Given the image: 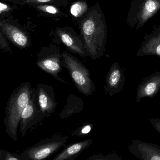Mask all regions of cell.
I'll list each match as a JSON object with an SVG mask.
<instances>
[{"label":"cell","mask_w":160,"mask_h":160,"mask_svg":"<svg viewBox=\"0 0 160 160\" xmlns=\"http://www.w3.org/2000/svg\"><path fill=\"white\" fill-rule=\"evenodd\" d=\"M80 28L88 55L96 59L104 54L107 37L104 15L99 4L92 8L81 22Z\"/></svg>","instance_id":"cell-1"},{"label":"cell","mask_w":160,"mask_h":160,"mask_svg":"<svg viewBox=\"0 0 160 160\" xmlns=\"http://www.w3.org/2000/svg\"><path fill=\"white\" fill-rule=\"evenodd\" d=\"M27 4H43L45 3H54L58 0H24Z\"/></svg>","instance_id":"cell-19"},{"label":"cell","mask_w":160,"mask_h":160,"mask_svg":"<svg viewBox=\"0 0 160 160\" xmlns=\"http://www.w3.org/2000/svg\"><path fill=\"white\" fill-rule=\"evenodd\" d=\"M37 8L38 10L42 11V12L50 14L57 15L60 13L58 9L52 5H47V4L45 5L44 4H42V5L39 4L37 6Z\"/></svg>","instance_id":"cell-18"},{"label":"cell","mask_w":160,"mask_h":160,"mask_svg":"<svg viewBox=\"0 0 160 160\" xmlns=\"http://www.w3.org/2000/svg\"><path fill=\"white\" fill-rule=\"evenodd\" d=\"M0 159L1 160H23L21 153L12 152L2 149L0 151Z\"/></svg>","instance_id":"cell-17"},{"label":"cell","mask_w":160,"mask_h":160,"mask_svg":"<svg viewBox=\"0 0 160 160\" xmlns=\"http://www.w3.org/2000/svg\"><path fill=\"white\" fill-rule=\"evenodd\" d=\"M93 143L92 139H86L65 146L64 149L53 158V160H74Z\"/></svg>","instance_id":"cell-10"},{"label":"cell","mask_w":160,"mask_h":160,"mask_svg":"<svg viewBox=\"0 0 160 160\" xmlns=\"http://www.w3.org/2000/svg\"><path fill=\"white\" fill-rule=\"evenodd\" d=\"M156 89V84L153 82H150L145 87L144 89V92L146 95H151L155 92Z\"/></svg>","instance_id":"cell-20"},{"label":"cell","mask_w":160,"mask_h":160,"mask_svg":"<svg viewBox=\"0 0 160 160\" xmlns=\"http://www.w3.org/2000/svg\"><path fill=\"white\" fill-rule=\"evenodd\" d=\"M11 10V8L7 4L2 2H1L0 3V13L1 14L2 12H9Z\"/></svg>","instance_id":"cell-21"},{"label":"cell","mask_w":160,"mask_h":160,"mask_svg":"<svg viewBox=\"0 0 160 160\" xmlns=\"http://www.w3.org/2000/svg\"><path fill=\"white\" fill-rule=\"evenodd\" d=\"M45 118L38 102L36 88H33L30 100L21 115L19 129L22 137L25 136L28 131L42 121Z\"/></svg>","instance_id":"cell-6"},{"label":"cell","mask_w":160,"mask_h":160,"mask_svg":"<svg viewBox=\"0 0 160 160\" xmlns=\"http://www.w3.org/2000/svg\"><path fill=\"white\" fill-rule=\"evenodd\" d=\"M1 28L4 34L17 46L25 48L28 45V37L18 28L5 22L1 23Z\"/></svg>","instance_id":"cell-11"},{"label":"cell","mask_w":160,"mask_h":160,"mask_svg":"<svg viewBox=\"0 0 160 160\" xmlns=\"http://www.w3.org/2000/svg\"><path fill=\"white\" fill-rule=\"evenodd\" d=\"M120 76V72L118 70L113 69L111 70L107 78V83L108 84V88H111L115 87L118 83Z\"/></svg>","instance_id":"cell-15"},{"label":"cell","mask_w":160,"mask_h":160,"mask_svg":"<svg viewBox=\"0 0 160 160\" xmlns=\"http://www.w3.org/2000/svg\"><path fill=\"white\" fill-rule=\"evenodd\" d=\"M37 66L62 83L65 81L59 76L63 67L62 55L58 52H42L38 55Z\"/></svg>","instance_id":"cell-7"},{"label":"cell","mask_w":160,"mask_h":160,"mask_svg":"<svg viewBox=\"0 0 160 160\" xmlns=\"http://www.w3.org/2000/svg\"><path fill=\"white\" fill-rule=\"evenodd\" d=\"M36 90L38 102L43 113L45 118L50 117L55 112L58 106L54 87L50 85L39 84Z\"/></svg>","instance_id":"cell-8"},{"label":"cell","mask_w":160,"mask_h":160,"mask_svg":"<svg viewBox=\"0 0 160 160\" xmlns=\"http://www.w3.org/2000/svg\"><path fill=\"white\" fill-rule=\"evenodd\" d=\"M31 85L28 81L21 83L13 91L7 103L4 122L7 134L18 140L17 132L21 115L31 97Z\"/></svg>","instance_id":"cell-2"},{"label":"cell","mask_w":160,"mask_h":160,"mask_svg":"<svg viewBox=\"0 0 160 160\" xmlns=\"http://www.w3.org/2000/svg\"><path fill=\"white\" fill-rule=\"evenodd\" d=\"M84 108L83 100L74 94H71L67 100L66 105L60 114L62 119L70 118L73 114L80 113Z\"/></svg>","instance_id":"cell-13"},{"label":"cell","mask_w":160,"mask_h":160,"mask_svg":"<svg viewBox=\"0 0 160 160\" xmlns=\"http://www.w3.org/2000/svg\"><path fill=\"white\" fill-rule=\"evenodd\" d=\"M58 32L63 43L70 51L78 54L83 58L88 56L85 47L83 45L79 39L76 38L70 32L62 29L58 31Z\"/></svg>","instance_id":"cell-12"},{"label":"cell","mask_w":160,"mask_h":160,"mask_svg":"<svg viewBox=\"0 0 160 160\" xmlns=\"http://www.w3.org/2000/svg\"><path fill=\"white\" fill-rule=\"evenodd\" d=\"M92 128V124L88 122H85L83 125L79 126L76 130H75L72 135V136L83 137L89 133Z\"/></svg>","instance_id":"cell-16"},{"label":"cell","mask_w":160,"mask_h":160,"mask_svg":"<svg viewBox=\"0 0 160 160\" xmlns=\"http://www.w3.org/2000/svg\"><path fill=\"white\" fill-rule=\"evenodd\" d=\"M63 66L68 70L75 86L86 96H89L95 91L90 77V72L83 63L66 51L62 54Z\"/></svg>","instance_id":"cell-3"},{"label":"cell","mask_w":160,"mask_h":160,"mask_svg":"<svg viewBox=\"0 0 160 160\" xmlns=\"http://www.w3.org/2000/svg\"><path fill=\"white\" fill-rule=\"evenodd\" d=\"M160 11V0H133L127 17V24L137 31Z\"/></svg>","instance_id":"cell-4"},{"label":"cell","mask_w":160,"mask_h":160,"mask_svg":"<svg viewBox=\"0 0 160 160\" xmlns=\"http://www.w3.org/2000/svg\"><path fill=\"white\" fill-rule=\"evenodd\" d=\"M69 137L56 134L45 138L26 149L21 153L23 160H42L46 159L65 147Z\"/></svg>","instance_id":"cell-5"},{"label":"cell","mask_w":160,"mask_h":160,"mask_svg":"<svg viewBox=\"0 0 160 160\" xmlns=\"http://www.w3.org/2000/svg\"><path fill=\"white\" fill-rule=\"evenodd\" d=\"M138 56L154 55L160 56V25L151 33L146 34L137 53Z\"/></svg>","instance_id":"cell-9"},{"label":"cell","mask_w":160,"mask_h":160,"mask_svg":"<svg viewBox=\"0 0 160 160\" xmlns=\"http://www.w3.org/2000/svg\"><path fill=\"white\" fill-rule=\"evenodd\" d=\"M88 9V4L85 1H78L72 5L70 9L71 13L76 18L82 16Z\"/></svg>","instance_id":"cell-14"}]
</instances>
